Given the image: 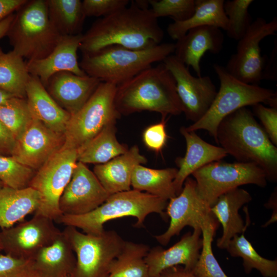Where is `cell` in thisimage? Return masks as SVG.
<instances>
[{"instance_id":"obj_51","label":"cell","mask_w":277,"mask_h":277,"mask_svg":"<svg viewBox=\"0 0 277 277\" xmlns=\"http://www.w3.org/2000/svg\"><path fill=\"white\" fill-rule=\"evenodd\" d=\"M13 96H14L0 89V105L5 103L7 100Z\"/></svg>"},{"instance_id":"obj_31","label":"cell","mask_w":277,"mask_h":277,"mask_svg":"<svg viewBox=\"0 0 277 277\" xmlns=\"http://www.w3.org/2000/svg\"><path fill=\"white\" fill-rule=\"evenodd\" d=\"M50 21L62 36L82 33L86 18L80 0H46Z\"/></svg>"},{"instance_id":"obj_35","label":"cell","mask_w":277,"mask_h":277,"mask_svg":"<svg viewBox=\"0 0 277 277\" xmlns=\"http://www.w3.org/2000/svg\"><path fill=\"white\" fill-rule=\"evenodd\" d=\"M34 118L26 98L13 96L0 105V122L15 140Z\"/></svg>"},{"instance_id":"obj_39","label":"cell","mask_w":277,"mask_h":277,"mask_svg":"<svg viewBox=\"0 0 277 277\" xmlns=\"http://www.w3.org/2000/svg\"><path fill=\"white\" fill-rule=\"evenodd\" d=\"M154 16H169L173 22H182L189 18L195 9V0H149Z\"/></svg>"},{"instance_id":"obj_4","label":"cell","mask_w":277,"mask_h":277,"mask_svg":"<svg viewBox=\"0 0 277 277\" xmlns=\"http://www.w3.org/2000/svg\"><path fill=\"white\" fill-rule=\"evenodd\" d=\"M174 50L175 44L171 43H161L143 50L112 45L93 53L83 54L79 64L87 75L117 86L153 63L163 62Z\"/></svg>"},{"instance_id":"obj_6","label":"cell","mask_w":277,"mask_h":277,"mask_svg":"<svg viewBox=\"0 0 277 277\" xmlns=\"http://www.w3.org/2000/svg\"><path fill=\"white\" fill-rule=\"evenodd\" d=\"M6 35L12 50L28 61L47 56L62 36L50 21L46 0H27L16 11Z\"/></svg>"},{"instance_id":"obj_2","label":"cell","mask_w":277,"mask_h":277,"mask_svg":"<svg viewBox=\"0 0 277 277\" xmlns=\"http://www.w3.org/2000/svg\"><path fill=\"white\" fill-rule=\"evenodd\" d=\"M215 142L239 162L256 164L264 171L267 181L276 182V146L246 107L239 109L222 121Z\"/></svg>"},{"instance_id":"obj_8","label":"cell","mask_w":277,"mask_h":277,"mask_svg":"<svg viewBox=\"0 0 277 277\" xmlns=\"http://www.w3.org/2000/svg\"><path fill=\"white\" fill-rule=\"evenodd\" d=\"M76 256L72 277H107L111 266L121 252L125 241L113 230L97 235L66 226L63 231Z\"/></svg>"},{"instance_id":"obj_18","label":"cell","mask_w":277,"mask_h":277,"mask_svg":"<svg viewBox=\"0 0 277 277\" xmlns=\"http://www.w3.org/2000/svg\"><path fill=\"white\" fill-rule=\"evenodd\" d=\"M202 246V231L196 229L184 234L168 249L159 246L150 249L145 258L150 277H158L165 269L177 265L191 271L199 258Z\"/></svg>"},{"instance_id":"obj_28","label":"cell","mask_w":277,"mask_h":277,"mask_svg":"<svg viewBox=\"0 0 277 277\" xmlns=\"http://www.w3.org/2000/svg\"><path fill=\"white\" fill-rule=\"evenodd\" d=\"M224 0H195L193 14L188 19L169 24L167 32L174 40L184 36L190 29L201 26H211L227 31V17L224 10Z\"/></svg>"},{"instance_id":"obj_44","label":"cell","mask_w":277,"mask_h":277,"mask_svg":"<svg viewBox=\"0 0 277 277\" xmlns=\"http://www.w3.org/2000/svg\"><path fill=\"white\" fill-rule=\"evenodd\" d=\"M263 80H277V39L275 40L273 48L270 57H267L262 71Z\"/></svg>"},{"instance_id":"obj_36","label":"cell","mask_w":277,"mask_h":277,"mask_svg":"<svg viewBox=\"0 0 277 277\" xmlns=\"http://www.w3.org/2000/svg\"><path fill=\"white\" fill-rule=\"evenodd\" d=\"M217 226L218 221H216L206 225L201 230V251L194 268L191 270L196 277H228L212 252V242Z\"/></svg>"},{"instance_id":"obj_38","label":"cell","mask_w":277,"mask_h":277,"mask_svg":"<svg viewBox=\"0 0 277 277\" xmlns=\"http://www.w3.org/2000/svg\"><path fill=\"white\" fill-rule=\"evenodd\" d=\"M35 172L12 156L0 154V181L5 186L15 189L28 187Z\"/></svg>"},{"instance_id":"obj_46","label":"cell","mask_w":277,"mask_h":277,"mask_svg":"<svg viewBox=\"0 0 277 277\" xmlns=\"http://www.w3.org/2000/svg\"><path fill=\"white\" fill-rule=\"evenodd\" d=\"M27 0H0V23L16 11Z\"/></svg>"},{"instance_id":"obj_47","label":"cell","mask_w":277,"mask_h":277,"mask_svg":"<svg viewBox=\"0 0 277 277\" xmlns=\"http://www.w3.org/2000/svg\"><path fill=\"white\" fill-rule=\"evenodd\" d=\"M158 277H196L191 271L177 265L164 270Z\"/></svg>"},{"instance_id":"obj_9","label":"cell","mask_w":277,"mask_h":277,"mask_svg":"<svg viewBox=\"0 0 277 277\" xmlns=\"http://www.w3.org/2000/svg\"><path fill=\"white\" fill-rule=\"evenodd\" d=\"M116 86L101 82L84 106L71 115L67 125L62 148L77 150L97 135L106 126L121 117L114 98Z\"/></svg>"},{"instance_id":"obj_33","label":"cell","mask_w":277,"mask_h":277,"mask_svg":"<svg viewBox=\"0 0 277 277\" xmlns=\"http://www.w3.org/2000/svg\"><path fill=\"white\" fill-rule=\"evenodd\" d=\"M149 249L146 244L125 241L107 277H150L145 260Z\"/></svg>"},{"instance_id":"obj_24","label":"cell","mask_w":277,"mask_h":277,"mask_svg":"<svg viewBox=\"0 0 277 277\" xmlns=\"http://www.w3.org/2000/svg\"><path fill=\"white\" fill-rule=\"evenodd\" d=\"M147 159L134 145L125 153L109 162L96 165L93 173L105 189L110 194L131 189V181L136 166L147 163Z\"/></svg>"},{"instance_id":"obj_27","label":"cell","mask_w":277,"mask_h":277,"mask_svg":"<svg viewBox=\"0 0 277 277\" xmlns=\"http://www.w3.org/2000/svg\"><path fill=\"white\" fill-rule=\"evenodd\" d=\"M40 201L39 193L30 187L15 189L3 186L0 189V228H8L23 221L36 211Z\"/></svg>"},{"instance_id":"obj_1","label":"cell","mask_w":277,"mask_h":277,"mask_svg":"<svg viewBox=\"0 0 277 277\" xmlns=\"http://www.w3.org/2000/svg\"><path fill=\"white\" fill-rule=\"evenodd\" d=\"M131 2L129 6L92 24L83 34L79 48L82 54L112 45L143 50L161 43L164 32L151 9H141Z\"/></svg>"},{"instance_id":"obj_50","label":"cell","mask_w":277,"mask_h":277,"mask_svg":"<svg viewBox=\"0 0 277 277\" xmlns=\"http://www.w3.org/2000/svg\"><path fill=\"white\" fill-rule=\"evenodd\" d=\"M134 4L141 9H148L149 8V0H136L133 1Z\"/></svg>"},{"instance_id":"obj_52","label":"cell","mask_w":277,"mask_h":277,"mask_svg":"<svg viewBox=\"0 0 277 277\" xmlns=\"http://www.w3.org/2000/svg\"><path fill=\"white\" fill-rule=\"evenodd\" d=\"M3 245H2V241H1V239L0 236V252L1 251H3Z\"/></svg>"},{"instance_id":"obj_16","label":"cell","mask_w":277,"mask_h":277,"mask_svg":"<svg viewBox=\"0 0 277 277\" xmlns=\"http://www.w3.org/2000/svg\"><path fill=\"white\" fill-rule=\"evenodd\" d=\"M64 133L55 132L34 117L15 140L11 156L36 171L64 146Z\"/></svg>"},{"instance_id":"obj_12","label":"cell","mask_w":277,"mask_h":277,"mask_svg":"<svg viewBox=\"0 0 277 277\" xmlns=\"http://www.w3.org/2000/svg\"><path fill=\"white\" fill-rule=\"evenodd\" d=\"M277 18L267 22L263 17L253 21L244 35L238 41L236 52L225 67L227 71L238 80L247 84L259 85L265 63L262 56L260 42L265 37L275 35Z\"/></svg>"},{"instance_id":"obj_7","label":"cell","mask_w":277,"mask_h":277,"mask_svg":"<svg viewBox=\"0 0 277 277\" xmlns=\"http://www.w3.org/2000/svg\"><path fill=\"white\" fill-rule=\"evenodd\" d=\"M213 69L220 82L215 97L205 115L198 121L186 127L187 131L205 130L216 141L219 124L227 116L240 108L264 103L277 108V94L259 85L243 83L230 75L225 67L214 64Z\"/></svg>"},{"instance_id":"obj_23","label":"cell","mask_w":277,"mask_h":277,"mask_svg":"<svg viewBox=\"0 0 277 277\" xmlns=\"http://www.w3.org/2000/svg\"><path fill=\"white\" fill-rule=\"evenodd\" d=\"M252 200L250 194L239 187L221 195L210 208V211L223 227L222 236L217 240L216 246L226 249L230 241L236 235L244 233L247 225L239 214V210Z\"/></svg>"},{"instance_id":"obj_13","label":"cell","mask_w":277,"mask_h":277,"mask_svg":"<svg viewBox=\"0 0 277 277\" xmlns=\"http://www.w3.org/2000/svg\"><path fill=\"white\" fill-rule=\"evenodd\" d=\"M166 210V214L170 219L169 227L165 232L154 236L164 246L186 226L202 230L210 223L217 221L210 207L198 195L195 181L190 177L185 181L180 193L169 200Z\"/></svg>"},{"instance_id":"obj_26","label":"cell","mask_w":277,"mask_h":277,"mask_svg":"<svg viewBox=\"0 0 277 277\" xmlns=\"http://www.w3.org/2000/svg\"><path fill=\"white\" fill-rule=\"evenodd\" d=\"M32 260L37 277H72L76 262L70 243L63 231Z\"/></svg>"},{"instance_id":"obj_53","label":"cell","mask_w":277,"mask_h":277,"mask_svg":"<svg viewBox=\"0 0 277 277\" xmlns=\"http://www.w3.org/2000/svg\"><path fill=\"white\" fill-rule=\"evenodd\" d=\"M4 184L3 183V182L0 181V189L2 188L3 186H4Z\"/></svg>"},{"instance_id":"obj_25","label":"cell","mask_w":277,"mask_h":277,"mask_svg":"<svg viewBox=\"0 0 277 277\" xmlns=\"http://www.w3.org/2000/svg\"><path fill=\"white\" fill-rule=\"evenodd\" d=\"M26 99L34 117L51 130L64 134L71 114L54 101L36 76L30 75Z\"/></svg>"},{"instance_id":"obj_40","label":"cell","mask_w":277,"mask_h":277,"mask_svg":"<svg viewBox=\"0 0 277 277\" xmlns=\"http://www.w3.org/2000/svg\"><path fill=\"white\" fill-rule=\"evenodd\" d=\"M0 277H37L32 260L0 254Z\"/></svg>"},{"instance_id":"obj_15","label":"cell","mask_w":277,"mask_h":277,"mask_svg":"<svg viewBox=\"0 0 277 277\" xmlns=\"http://www.w3.org/2000/svg\"><path fill=\"white\" fill-rule=\"evenodd\" d=\"M163 63L173 75L183 112L186 118L196 122L206 113L217 93L208 76L194 77L188 68L175 55H170Z\"/></svg>"},{"instance_id":"obj_20","label":"cell","mask_w":277,"mask_h":277,"mask_svg":"<svg viewBox=\"0 0 277 277\" xmlns=\"http://www.w3.org/2000/svg\"><path fill=\"white\" fill-rule=\"evenodd\" d=\"M101 82L87 74L81 76L61 71L49 78L45 88L54 101L71 115L84 106Z\"/></svg>"},{"instance_id":"obj_43","label":"cell","mask_w":277,"mask_h":277,"mask_svg":"<svg viewBox=\"0 0 277 277\" xmlns=\"http://www.w3.org/2000/svg\"><path fill=\"white\" fill-rule=\"evenodd\" d=\"M165 119L162 118L160 123L148 126L143 133V140L146 146L156 152H160L167 142L168 136Z\"/></svg>"},{"instance_id":"obj_10","label":"cell","mask_w":277,"mask_h":277,"mask_svg":"<svg viewBox=\"0 0 277 277\" xmlns=\"http://www.w3.org/2000/svg\"><path fill=\"white\" fill-rule=\"evenodd\" d=\"M200 197L211 208L223 193L240 186L253 184L261 187L267 185L264 171L252 163L213 162L194 171Z\"/></svg>"},{"instance_id":"obj_29","label":"cell","mask_w":277,"mask_h":277,"mask_svg":"<svg viewBox=\"0 0 277 277\" xmlns=\"http://www.w3.org/2000/svg\"><path fill=\"white\" fill-rule=\"evenodd\" d=\"M115 123L106 126L94 137L77 150V162L85 164H103L129 149L117 140Z\"/></svg>"},{"instance_id":"obj_5","label":"cell","mask_w":277,"mask_h":277,"mask_svg":"<svg viewBox=\"0 0 277 277\" xmlns=\"http://www.w3.org/2000/svg\"><path fill=\"white\" fill-rule=\"evenodd\" d=\"M167 201L145 192L130 189L111 194L94 210L77 215L63 214L56 222L81 229L84 233L97 235L109 221L126 216L135 217L134 226L143 227L145 219L152 213L165 217Z\"/></svg>"},{"instance_id":"obj_32","label":"cell","mask_w":277,"mask_h":277,"mask_svg":"<svg viewBox=\"0 0 277 277\" xmlns=\"http://www.w3.org/2000/svg\"><path fill=\"white\" fill-rule=\"evenodd\" d=\"M30 76L24 58L12 50L0 47V89L15 97L26 98V87Z\"/></svg>"},{"instance_id":"obj_19","label":"cell","mask_w":277,"mask_h":277,"mask_svg":"<svg viewBox=\"0 0 277 277\" xmlns=\"http://www.w3.org/2000/svg\"><path fill=\"white\" fill-rule=\"evenodd\" d=\"M83 34L62 36L47 56L27 61L29 74L38 78L45 87L49 78L59 72L68 71L81 76L86 75L80 66L77 54Z\"/></svg>"},{"instance_id":"obj_37","label":"cell","mask_w":277,"mask_h":277,"mask_svg":"<svg viewBox=\"0 0 277 277\" xmlns=\"http://www.w3.org/2000/svg\"><path fill=\"white\" fill-rule=\"evenodd\" d=\"M252 0H232L224 1V10L228 22L227 35L235 41L240 40L246 33L252 23L248 12Z\"/></svg>"},{"instance_id":"obj_34","label":"cell","mask_w":277,"mask_h":277,"mask_svg":"<svg viewBox=\"0 0 277 277\" xmlns=\"http://www.w3.org/2000/svg\"><path fill=\"white\" fill-rule=\"evenodd\" d=\"M244 233L235 235L230 241L226 249L230 255L242 258L244 269L247 274L255 269L263 277H277L276 259L271 260L261 256Z\"/></svg>"},{"instance_id":"obj_21","label":"cell","mask_w":277,"mask_h":277,"mask_svg":"<svg viewBox=\"0 0 277 277\" xmlns=\"http://www.w3.org/2000/svg\"><path fill=\"white\" fill-rule=\"evenodd\" d=\"M224 36L221 29L211 26L189 30L175 44V55L187 67L191 66L197 76H202L201 60L207 52L217 54L223 47Z\"/></svg>"},{"instance_id":"obj_3","label":"cell","mask_w":277,"mask_h":277,"mask_svg":"<svg viewBox=\"0 0 277 277\" xmlns=\"http://www.w3.org/2000/svg\"><path fill=\"white\" fill-rule=\"evenodd\" d=\"M114 103L121 115L149 111L165 118L183 113L174 78L163 63L116 86Z\"/></svg>"},{"instance_id":"obj_11","label":"cell","mask_w":277,"mask_h":277,"mask_svg":"<svg viewBox=\"0 0 277 277\" xmlns=\"http://www.w3.org/2000/svg\"><path fill=\"white\" fill-rule=\"evenodd\" d=\"M77 162L76 149L62 148L35 172L29 184L41 195L40 204L34 214L55 222L63 215L59 201Z\"/></svg>"},{"instance_id":"obj_17","label":"cell","mask_w":277,"mask_h":277,"mask_svg":"<svg viewBox=\"0 0 277 277\" xmlns=\"http://www.w3.org/2000/svg\"><path fill=\"white\" fill-rule=\"evenodd\" d=\"M110 195L93 172L85 164L77 162L60 197L59 208L63 214L82 215L96 209Z\"/></svg>"},{"instance_id":"obj_45","label":"cell","mask_w":277,"mask_h":277,"mask_svg":"<svg viewBox=\"0 0 277 277\" xmlns=\"http://www.w3.org/2000/svg\"><path fill=\"white\" fill-rule=\"evenodd\" d=\"M15 143L13 135L0 122V154L11 156Z\"/></svg>"},{"instance_id":"obj_14","label":"cell","mask_w":277,"mask_h":277,"mask_svg":"<svg viewBox=\"0 0 277 277\" xmlns=\"http://www.w3.org/2000/svg\"><path fill=\"white\" fill-rule=\"evenodd\" d=\"M53 222L48 217L34 214L29 220L2 229L0 236L3 251L16 258L32 260L62 233Z\"/></svg>"},{"instance_id":"obj_41","label":"cell","mask_w":277,"mask_h":277,"mask_svg":"<svg viewBox=\"0 0 277 277\" xmlns=\"http://www.w3.org/2000/svg\"><path fill=\"white\" fill-rule=\"evenodd\" d=\"M82 7L87 16L105 17L128 6L129 0H84Z\"/></svg>"},{"instance_id":"obj_30","label":"cell","mask_w":277,"mask_h":277,"mask_svg":"<svg viewBox=\"0 0 277 277\" xmlns=\"http://www.w3.org/2000/svg\"><path fill=\"white\" fill-rule=\"evenodd\" d=\"M177 172L175 168L156 169L138 165L133 170L131 186L134 190L168 201L176 196L173 181Z\"/></svg>"},{"instance_id":"obj_49","label":"cell","mask_w":277,"mask_h":277,"mask_svg":"<svg viewBox=\"0 0 277 277\" xmlns=\"http://www.w3.org/2000/svg\"><path fill=\"white\" fill-rule=\"evenodd\" d=\"M14 17V14H11L0 23V39L6 35Z\"/></svg>"},{"instance_id":"obj_48","label":"cell","mask_w":277,"mask_h":277,"mask_svg":"<svg viewBox=\"0 0 277 277\" xmlns=\"http://www.w3.org/2000/svg\"><path fill=\"white\" fill-rule=\"evenodd\" d=\"M276 188H275V190L274 189L268 202L265 204L266 208L273 209V214L270 219L264 226H262L263 227H267L269 224L276 221Z\"/></svg>"},{"instance_id":"obj_22","label":"cell","mask_w":277,"mask_h":277,"mask_svg":"<svg viewBox=\"0 0 277 277\" xmlns=\"http://www.w3.org/2000/svg\"><path fill=\"white\" fill-rule=\"evenodd\" d=\"M180 132L186 143V152L184 157L175 159L178 167L173 185L176 195L181 192L186 179L194 171L210 163L220 161L227 155L221 147L215 146L201 138L195 131H189L182 127Z\"/></svg>"},{"instance_id":"obj_42","label":"cell","mask_w":277,"mask_h":277,"mask_svg":"<svg viewBox=\"0 0 277 277\" xmlns=\"http://www.w3.org/2000/svg\"><path fill=\"white\" fill-rule=\"evenodd\" d=\"M252 106L253 115L259 118L271 142L277 146V108L267 107L262 103Z\"/></svg>"}]
</instances>
